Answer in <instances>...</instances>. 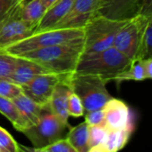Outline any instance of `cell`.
I'll return each mask as SVG.
<instances>
[{"mask_svg":"<svg viewBox=\"0 0 152 152\" xmlns=\"http://www.w3.org/2000/svg\"><path fill=\"white\" fill-rule=\"evenodd\" d=\"M99 0H74L68 13L53 28H80L93 18Z\"/></svg>","mask_w":152,"mask_h":152,"instance_id":"cell-10","label":"cell"},{"mask_svg":"<svg viewBox=\"0 0 152 152\" xmlns=\"http://www.w3.org/2000/svg\"><path fill=\"white\" fill-rule=\"evenodd\" d=\"M151 39L152 18L148 20V22L146 23V25L142 30L134 60H143V59H147V58H152Z\"/></svg>","mask_w":152,"mask_h":152,"instance_id":"cell-21","label":"cell"},{"mask_svg":"<svg viewBox=\"0 0 152 152\" xmlns=\"http://www.w3.org/2000/svg\"><path fill=\"white\" fill-rule=\"evenodd\" d=\"M16 60L15 55L0 50V78L9 79L14 69Z\"/></svg>","mask_w":152,"mask_h":152,"instance_id":"cell-24","label":"cell"},{"mask_svg":"<svg viewBox=\"0 0 152 152\" xmlns=\"http://www.w3.org/2000/svg\"><path fill=\"white\" fill-rule=\"evenodd\" d=\"M24 1H25V0H14V3L18 4H21V3H23Z\"/></svg>","mask_w":152,"mask_h":152,"instance_id":"cell-33","label":"cell"},{"mask_svg":"<svg viewBox=\"0 0 152 152\" xmlns=\"http://www.w3.org/2000/svg\"><path fill=\"white\" fill-rule=\"evenodd\" d=\"M131 62L130 59L112 46L97 53H82L74 72L100 76L109 83L127 69Z\"/></svg>","mask_w":152,"mask_h":152,"instance_id":"cell-1","label":"cell"},{"mask_svg":"<svg viewBox=\"0 0 152 152\" xmlns=\"http://www.w3.org/2000/svg\"><path fill=\"white\" fill-rule=\"evenodd\" d=\"M85 121L88 126H105V115L104 110L99 109L90 111H86L85 114Z\"/></svg>","mask_w":152,"mask_h":152,"instance_id":"cell-29","label":"cell"},{"mask_svg":"<svg viewBox=\"0 0 152 152\" xmlns=\"http://www.w3.org/2000/svg\"><path fill=\"white\" fill-rule=\"evenodd\" d=\"M68 112H69V117H74V118H79V117L84 116L85 114V110L81 102V100L72 91H70L69 94Z\"/></svg>","mask_w":152,"mask_h":152,"instance_id":"cell-27","label":"cell"},{"mask_svg":"<svg viewBox=\"0 0 152 152\" xmlns=\"http://www.w3.org/2000/svg\"><path fill=\"white\" fill-rule=\"evenodd\" d=\"M37 152H77L67 138H61L45 147L38 149Z\"/></svg>","mask_w":152,"mask_h":152,"instance_id":"cell-28","label":"cell"},{"mask_svg":"<svg viewBox=\"0 0 152 152\" xmlns=\"http://www.w3.org/2000/svg\"><path fill=\"white\" fill-rule=\"evenodd\" d=\"M109 130L105 126H89L88 152H99L104 144Z\"/></svg>","mask_w":152,"mask_h":152,"instance_id":"cell-23","label":"cell"},{"mask_svg":"<svg viewBox=\"0 0 152 152\" xmlns=\"http://www.w3.org/2000/svg\"><path fill=\"white\" fill-rule=\"evenodd\" d=\"M21 4H15L0 22V49L26 38L35 32L36 26L24 21L20 16Z\"/></svg>","mask_w":152,"mask_h":152,"instance_id":"cell-8","label":"cell"},{"mask_svg":"<svg viewBox=\"0 0 152 152\" xmlns=\"http://www.w3.org/2000/svg\"><path fill=\"white\" fill-rule=\"evenodd\" d=\"M107 84L102 77L96 75L73 72L69 77L70 90L81 100L85 112L102 109L112 98L106 88Z\"/></svg>","mask_w":152,"mask_h":152,"instance_id":"cell-4","label":"cell"},{"mask_svg":"<svg viewBox=\"0 0 152 152\" xmlns=\"http://www.w3.org/2000/svg\"><path fill=\"white\" fill-rule=\"evenodd\" d=\"M66 138L77 152H88L89 126L85 121L77 126L70 127Z\"/></svg>","mask_w":152,"mask_h":152,"instance_id":"cell-20","label":"cell"},{"mask_svg":"<svg viewBox=\"0 0 152 152\" xmlns=\"http://www.w3.org/2000/svg\"><path fill=\"white\" fill-rule=\"evenodd\" d=\"M69 77L56 86L47 105L54 115L66 123H69V115L68 112V99L71 91L69 85Z\"/></svg>","mask_w":152,"mask_h":152,"instance_id":"cell-14","label":"cell"},{"mask_svg":"<svg viewBox=\"0 0 152 152\" xmlns=\"http://www.w3.org/2000/svg\"><path fill=\"white\" fill-rule=\"evenodd\" d=\"M151 18L138 14L134 18L128 20L116 35L113 47L125 54L131 61H134L142 30L148 20Z\"/></svg>","mask_w":152,"mask_h":152,"instance_id":"cell-7","label":"cell"},{"mask_svg":"<svg viewBox=\"0 0 152 152\" xmlns=\"http://www.w3.org/2000/svg\"><path fill=\"white\" fill-rule=\"evenodd\" d=\"M105 127L108 130H119L132 123L129 107L123 101L116 98L110 99L103 107Z\"/></svg>","mask_w":152,"mask_h":152,"instance_id":"cell-12","label":"cell"},{"mask_svg":"<svg viewBox=\"0 0 152 152\" xmlns=\"http://www.w3.org/2000/svg\"><path fill=\"white\" fill-rule=\"evenodd\" d=\"M83 53V45H62L39 48L21 56L55 73H72Z\"/></svg>","mask_w":152,"mask_h":152,"instance_id":"cell-3","label":"cell"},{"mask_svg":"<svg viewBox=\"0 0 152 152\" xmlns=\"http://www.w3.org/2000/svg\"><path fill=\"white\" fill-rule=\"evenodd\" d=\"M70 73H44L29 83L21 86L22 93L42 107H46L56 86L66 79Z\"/></svg>","mask_w":152,"mask_h":152,"instance_id":"cell-9","label":"cell"},{"mask_svg":"<svg viewBox=\"0 0 152 152\" xmlns=\"http://www.w3.org/2000/svg\"><path fill=\"white\" fill-rule=\"evenodd\" d=\"M17 4L14 0H0V22L7 16L12 8Z\"/></svg>","mask_w":152,"mask_h":152,"instance_id":"cell-30","label":"cell"},{"mask_svg":"<svg viewBox=\"0 0 152 152\" xmlns=\"http://www.w3.org/2000/svg\"><path fill=\"white\" fill-rule=\"evenodd\" d=\"M126 21L94 15L84 28L82 53H97L112 47L116 35Z\"/></svg>","mask_w":152,"mask_h":152,"instance_id":"cell-5","label":"cell"},{"mask_svg":"<svg viewBox=\"0 0 152 152\" xmlns=\"http://www.w3.org/2000/svg\"><path fill=\"white\" fill-rule=\"evenodd\" d=\"M45 11L46 8L41 0H29L27 3L25 0L20 4V16L24 21L37 27Z\"/></svg>","mask_w":152,"mask_h":152,"instance_id":"cell-19","label":"cell"},{"mask_svg":"<svg viewBox=\"0 0 152 152\" xmlns=\"http://www.w3.org/2000/svg\"><path fill=\"white\" fill-rule=\"evenodd\" d=\"M16 57V64L11 77H9V80L20 85V86L29 83L36 77L41 74L53 72L33 61L21 56Z\"/></svg>","mask_w":152,"mask_h":152,"instance_id":"cell-13","label":"cell"},{"mask_svg":"<svg viewBox=\"0 0 152 152\" xmlns=\"http://www.w3.org/2000/svg\"><path fill=\"white\" fill-rule=\"evenodd\" d=\"M0 113L4 115L19 132L30 126L29 123L21 115L14 102L7 98L0 96Z\"/></svg>","mask_w":152,"mask_h":152,"instance_id":"cell-18","label":"cell"},{"mask_svg":"<svg viewBox=\"0 0 152 152\" xmlns=\"http://www.w3.org/2000/svg\"><path fill=\"white\" fill-rule=\"evenodd\" d=\"M146 79L142 61V60H134L131 62V65L127 69L123 71L121 74L117 76L113 81H116L118 83L123 82V81H142Z\"/></svg>","mask_w":152,"mask_h":152,"instance_id":"cell-22","label":"cell"},{"mask_svg":"<svg viewBox=\"0 0 152 152\" xmlns=\"http://www.w3.org/2000/svg\"><path fill=\"white\" fill-rule=\"evenodd\" d=\"M22 150L14 138L0 126V152H19Z\"/></svg>","mask_w":152,"mask_h":152,"instance_id":"cell-26","label":"cell"},{"mask_svg":"<svg viewBox=\"0 0 152 152\" xmlns=\"http://www.w3.org/2000/svg\"><path fill=\"white\" fill-rule=\"evenodd\" d=\"M22 94L20 85L4 78H0V96L12 100Z\"/></svg>","mask_w":152,"mask_h":152,"instance_id":"cell-25","label":"cell"},{"mask_svg":"<svg viewBox=\"0 0 152 152\" xmlns=\"http://www.w3.org/2000/svg\"><path fill=\"white\" fill-rule=\"evenodd\" d=\"M142 61V65H143L146 79H151L152 77V58L143 59Z\"/></svg>","mask_w":152,"mask_h":152,"instance_id":"cell-31","label":"cell"},{"mask_svg":"<svg viewBox=\"0 0 152 152\" xmlns=\"http://www.w3.org/2000/svg\"><path fill=\"white\" fill-rule=\"evenodd\" d=\"M70 127L69 123L59 118L46 106L45 107L40 121L37 125L24 129L21 133L34 146L33 149H28V151H36L61 139L67 128Z\"/></svg>","mask_w":152,"mask_h":152,"instance_id":"cell-6","label":"cell"},{"mask_svg":"<svg viewBox=\"0 0 152 152\" xmlns=\"http://www.w3.org/2000/svg\"><path fill=\"white\" fill-rule=\"evenodd\" d=\"M41 1H42L43 4L45 5V7L46 8V10H47L50 6H52L54 3H56L58 0H41Z\"/></svg>","mask_w":152,"mask_h":152,"instance_id":"cell-32","label":"cell"},{"mask_svg":"<svg viewBox=\"0 0 152 152\" xmlns=\"http://www.w3.org/2000/svg\"><path fill=\"white\" fill-rule=\"evenodd\" d=\"M142 0H99L95 15L128 20L140 14Z\"/></svg>","mask_w":152,"mask_h":152,"instance_id":"cell-11","label":"cell"},{"mask_svg":"<svg viewBox=\"0 0 152 152\" xmlns=\"http://www.w3.org/2000/svg\"><path fill=\"white\" fill-rule=\"evenodd\" d=\"M74 0H58L50 6L36 27L35 32L53 28L69 11ZM34 32V33H35Z\"/></svg>","mask_w":152,"mask_h":152,"instance_id":"cell-15","label":"cell"},{"mask_svg":"<svg viewBox=\"0 0 152 152\" xmlns=\"http://www.w3.org/2000/svg\"><path fill=\"white\" fill-rule=\"evenodd\" d=\"M85 31L80 28H51L44 31L35 32L3 50L12 55L34 51L39 48L62 45H83Z\"/></svg>","mask_w":152,"mask_h":152,"instance_id":"cell-2","label":"cell"},{"mask_svg":"<svg viewBox=\"0 0 152 152\" xmlns=\"http://www.w3.org/2000/svg\"><path fill=\"white\" fill-rule=\"evenodd\" d=\"M12 101L30 126H35L40 121L45 107L40 106L23 93Z\"/></svg>","mask_w":152,"mask_h":152,"instance_id":"cell-16","label":"cell"},{"mask_svg":"<svg viewBox=\"0 0 152 152\" xmlns=\"http://www.w3.org/2000/svg\"><path fill=\"white\" fill-rule=\"evenodd\" d=\"M134 131V123L119 130H109L104 144L99 152H116L122 150L128 142Z\"/></svg>","mask_w":152,"mask_h":152,"instance_id":"cell-17","label":"cell"}]
</instances>
